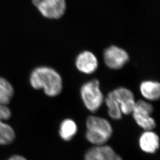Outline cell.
I'll list each match as a JSON object with an SVG mask.
<instances>
[{
	"mask_svg": "<svg viewBox=\"0 0 160 160\" xmlns=\"http://www.w3.org/2000/svg\"><path fill=\"white\" fill-rule=\"evenodd\" d=\"M12 85L8 80L0 77V104L7 105L14 96Z\"/></svg>",
	"mask_w": 160,
	"mask_h": 160,
	"instance_id": "4fadbf2b",
	"label": "cell"
},
{
	"mask_svg": "<svg viewBox=\"0 0 160 160\" xmlns=\"http://www.w3.org/2000/svg\"><path fill=\"white\" fill-rule=\"evenodd\" d=\"M31 85L34 89H44L47 96L55 97L62 89V80L57 71L48 67H39L33 70L30 77Z\"/></svg>",
	"mask_w": 160,
	"mask_h": 160,
	"instance_id": "6da1fadb",
	"label": "cell"
},
{
	"mask_svg": "<svg viewBox=\"0 0 160 160\" xmlns=\"http://www.w3.org/2000/svg\"><path fill=\"white\" fill-rule=\"evenodd\" d=\"M111 93L119 104L122 113L125 115L132 114L136 101L131 91L122 87L113 90Z\"/></svg>",
	"mask_w": 160,
	"mask_h": 160,
	"instance_id": "52a82bcc",
	"label": "cell"
},
{
	"mask_svg": "<svg viewBox=\"0 0 160 160\" xmlns=\"http://www.w3.org/2000/svg\"><path fill=\"white\" fill-rule=\"evenodd\" d=\"M105 102L108 108L109 115L114 120L121 119L122 113L121 112L119 104L112 95L111 92L108 94Z\"/></svg>",
	"mask_w": 160,
	"mask_h": 160,
	"instance_id": "5bb4252c",
	"label": "cell"
},
{
	"mask_svg": "<svg viewBox=\"0 0 160 160\" xmlns=\"http://www.w3.org/2000/svg\"><path fill=\"white\" fill-rule=\"evenodd\" d=\"M11 111L6 105L0 104V120H6L11 118Z\"/></svg>",
	"mask_w": 160,
	"mask_h": 160,
	"instance_id": "2e32d148",
	"label": "cell"
},
{
	"mask_svg": "<svg viewBox=\"0 0 160 160\" xmlns=\"http://www.w3.org/2000/svg\"><path fill=\"white\" fill-rule=\"evenodd\" d=\"M8 160H27L26 158L20 156H14L10 157Z\"/></svg>",
	"mask_w": 160,
	"mask_h": 160,
	"instance_id": "e0dca14e",
	"label": "cell"
},
{
	"mask_svg": "<svg viewBox=\"0 0 160 160\" xmlns=\"http://www.w3.org/2000/svg\"><path fill=\"white\" fill-rule=\"evenodd\" d=\"M86 138L94 146H101L110 139L112 128L108 121L104 118L90 116L86 122Z\"/></svg>",
	"mask_w": 160,
	"mask_h": 160,
	"instance_id": "7a4b0ae2",
	"label": "cell"
},
{
	"mask_svg": "<svg viewBox=\"0 0 160 160\" xmlns=\"http://www.w3.org/2000/svg\"><path fill=\"white\" fill-rule=\"evenodd\" d=\"M84 160H123L110 147L94 146L87 150Z\"/></svg>",
	"mask_w": 160,
	"mask_h": 160,
	"instance_id": "ba28073f",
	"label": "cell"
},
{
	"mask_svg": "<svg viewBox=\"0 0 160 160\" xmlns=\"http://www.w3.org/2000/svg\"><path fill=\"white\" fill-rule=\"evenodd\" d=\"M140 91L142 96L146 99L156 101L160 98V83L152 81H145L141 83Z\"/></svg>",
	"mask_w": 160,
	"mask_h": 160,
	"instance_id": "8fae6325",
	"label": "cell"
},
{
	"mask_svg": "<svg viewBox=\"0 0 160 160\" xmlns=\"http://www.w3.org/2000/svg\"><path fill=\"white\" fill-rule=\"evenodd\" d=\"M15 138V133L11 126L0 120V145L11 144Z\"/></svg>",
	"mask_w": 160,
	"mask_h": 160,
	"instance_id": "9a60e30c",
	"label": "cell"
},
{
	"mask_svg": "<svg viewBox=\"0 0 160 160\" xmlns=\"http://www.w3.org/2000/svg\"><path fill=\"white\" fill-rule=\"evenodd\" d=\"M76 66L81 72L91 74L98 67V61L93 53L90 51H83L80 53L76 59Z\"/></svg>",
	"mask_w": 160,
	"mask_h": 160,
	"instance_id": "9c48e42d",
	"label": "cell"
},
{
	"mask_svg": "<svg viewBox=\"0 0 160 160\" xmlns=\"http://www.w3.org/2000/svg\"><path fill=\"white\" fill-rule=\"evenodd\" d=\"M80 94L83 104L91 112H96L102 106L103 95L98 80L94 79L85 83L81 88Z\"/></svg>",
	"mask_w": 160,
	"mask_h": 160,
	"instance_id": "3957f363",
	"label": "cell"
},
{
	"mask_svg": "<svg viewBox=\"0 0 160 160\" xmlns=\"http://www.w3.org/2000/svg\"><path fill=\"white\" fill-rule=\"evenodd\" d=\"M105 63L112 69L122 68L129 60V56L125 50L116 46H111L104 52Z\"/></svg>",
	"mask_w": 160,
	"mask_h": 160,
	"instance_id": "8992f818",
	"label": "cell"
},
{
	"mask_svg": "<svg viewBox=\"0 0 160 160\" xmlns=\"http://www.w3.org/2000/svg\"><path fill=\"white\" fill-rule=\"evenodd\" d=\"M33 4L44 17L58 19L65 14V0H32Z\"/></svg>",
	"mask_w": 160,
	"mask_h": 160,
	"instance_id": "5b68a950",
	"label": "cell"
},
{
	"mask_svg": "<svg viewBox=\"0 0 160 160\" xmlns=\"http://www.w3.org/2000/svg\"><path fill=\"white\" fill-rule=\"evenodd\" d=\"M139 146L145 152L154 153L159 148V138L152 131H146L139 138Z\"/></svg>",
	"mask_w": 160,
	"mask_h": 160,
	"instance_id": "30bf717a",
	"label": "cell"
},
{
	"mask_svg": "<svg viewBox=\"0 0 160 160\" xmlns=\"http://www.w3.org/2000/svg\"><path fill=\"white\" fill-rule=\"evenodd\" d=\"M77 125L72 120L65 119L61 123L59 135L64 141L71 140L77 133Z\"/></svg>",
	"mask_w": 160,
	"mask_h": 160,
	"instance_id": "7c38bea8",
	"label": "cell"
},
{
	"mask_svg": "<svg viewBox=\"0 0 160 160\" xmlns=\"http://www.w3.org/2000/svg\"><path fill=\"white\" fill-rule=\"evenodd\" d=\"M153 110L152 104L139 100L135 103L132 114L138 125L145 131H152L156 126L155 120L151 116Z\"/></svg>",
	"mask_w": 160,
	"mask_h": 160,
	"instance_id": "277c9868",
	"label": "cell"
}]
</instances>
